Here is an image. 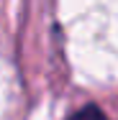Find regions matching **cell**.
<instances>
[{
  "mask_svg": "<svg viewBox=\"0 0 118 120\" xmlns=\"http://www.w3.org/2000/svg\"><path fill=\"white\" fill-rule=\"evenodd\" d=\"M69 120H108V115H105L98 105H85V107H80Z\"/></svg>",
  "mask_w": 118,
  "mask_h": 120,
  "instance_id": "1",
  "label": "cell"
}]
</instances>
